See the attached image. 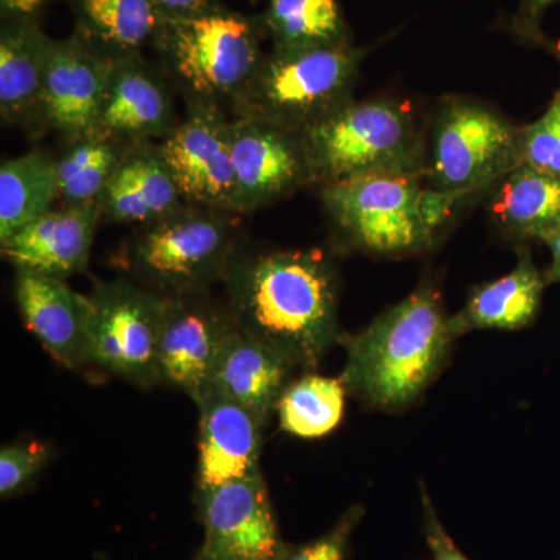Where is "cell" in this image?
Masks as SVG:
<instances>
[{
	"instance_id": "1",
	"label": "cell",
	"mask_w": 560,
	"mask_h": 560,
	"mask_svg": "<svg viewBox=\"0 0 560 560\" xmlns=\"http://www.w3.org/2000/svg\"><path fill=\"white\" fill-rule=\"evenodd\" d=\"M223 280L235 326L294 368L313 370L341 340L337 272L319 250L235 257Z\"/></svg>"
},
{
	"instance_id": "2",
	"label": "cell",
	"mask_w": 560,
	"mask_h": 560,
	"mask_svg": "<svg viewBox=\"0 0 560 560\" xmlns=\"http://www.w3.org/2000/svg\"><path fill=\"white\" fill-rule=\"evenodd\" d=\"M455 340L440 291L425 283L366 329L341 337L348 363L340 378L370 407L401 411L440 375Z\"/></svg>"
},
{
	"instance_id": "3",
	"label": "cell",
	"mask_w": 560,
	"mask_h": 560,
	"mask_svg": "<svg viewBox=\"0 0 560 560\" xmlns=\"http://www.w3.org/2000/svg\"><path fill=\"white\" fill-rule=\"evenodd\" d=\"M335 231L350 248L404 257L433 248L460 202L429 189L423 176L370 175L320 186Z\"/></svg>"
},
{
	"instance_id": "4",
	"label": "cell",
	"mask_w": 560,
	"mask_h": 560,
	"mask_svg": "<svg viewBox=\"0 0 560 560\" xmlns=\"http://www.w3.org/2000/svg\"><path fill=\"white\" fill-rule=\"evenodd\" d=\"M319 186L370 175L425 178L427 136L412 110L393 98L349 101L302 131Z\"/></svg>"
},
{
	"instance_id": "5",
	"label": "cell",
	"mask_w": 560,
	"mask_h": 560,
	"mask_svg": "<svg viewBox=\"0 0 560 560\" xmlns=\"http://www.w3.org/2000/svg\"><path fill=\"white\" fill-rule=\"evenodd\" d=\"M368 50L352 43L265 55L234 102L237 117H253L302 132L352 101Z\"/></svg>"
},
{
	"instance_id": "6",
	"label": "cell",
	"mask_w": 560,
	"mask_h": 560,
	"mask_svg": "<svg viewBox=\"0 0 560 560\" xmlns=\"http://www.w3.org/2000/svg\"><path fill=\"white\" fill-rule=\"evenodd\" d=\"M261 33L259 21L220 3L195 16L164 20L153 46L190 102L234 105L264 61Z\"/></svg>"
},
{
	"instance_id": "7",
	"label": "cell",
	"mask_w": 560,
	"mask_h": 560,
	"mask_svg": "<svg viewBox=\"0 0 560 560\" xmlns=\"http://www.w3.org/2000/svg\"><path fill=\"white\" fill-rule=\"evenodd\" d=\"M522 165L521 127L485 103L441 102L427 138L425 184L460 205L490 194Z\"/></svg>"
},
{
	"instance_id": "8",
	"label": "cell",
	"mask_w": 560,
	"mask_h": 560,
	"mask_svg": "<svg viewBox=\"0 0 560 560\" xmlns=\"http://www.w3.org/2000/svg\"><path fill=\"white\" fill-rule=\"evenodd\" d=\"M235 230L221 210L183 206L145 224L131 243L130 265L162 296L202 291L224 279L235 259Z\"/></svg>"
},
{
	"instance_id": "9",
	"label": "cell",
	"mask_w": 560,
	"mask_h": 560,
	"mask_svg": "<svg viewBox=\"0 0 560 560\" xmlns=\"http://www.w3.org/2000/svg\"><path fill=\"white\" fill-rule=\"evenodd\" d=\"M90 364L139 386L161 385L160 345L167 298L128 279L90 294Z\"/></svg>"
},
{
	"instance_id": "10",
	"label": "cell",
	"mask_w": 560,
	"mask_h": 560,
	"mask_svg": "<svg viewBox=\"0 0 560 560\" xmlns=\"http://www.w3.org/2000/svg\"><path fill=\"white\" fill-rule=\"evenodd\" d=\"M205 541L200 560H283L290 545L280 536L261 471L195 495Z\"/></svg>"
},
{
	"instance_id": "11",
	"label": "cell",
	"mask_w": 560,
	"mask_h": 560,
	"mask_svg": "<svg viewBox=\"0 0 560 560\" xmlns=\"http://www.w3.org/2000/svg\"><path fill=\"white\" fill-rule=\"evenodd\" d=\"M235 212H253L315 183L302 132L271 121L230 119Z\"/></svg>"
},
{
	"instance_id": "12",
	"label": "cell",
	"mask_w": 560,
	"mask_h": 560,
	"mask_svg": "<svg viewBox=\"0 0 560 560\" xmlns=\"http://www.w3.org/2000/svg\"><path fill=\"white\" fill-rule=\"evenodd\" d=\"M160 151L184 201L235 212L230 119L219 106L190 102L186 119L162 139Z\"/></svg>"
},
{
	"instance_id": "13",
	"label": "cell",
	"mask_w": 560,
	"mask_h": 560,
	"mask_svg": "<svg viewBox=\"0 0 560 560\" xmlns=\"http://www.w3.org/2000/svg\"><path fill=\"white\" fill-rule=\"evenodd\" d=\"M165 298L160 381L197 404L208 394L217 355L235 324L230 312L205 298V290Z\"/></svg>"
},
{
	"instance_id": "14",
	"label": "cell",
	"mask_w": 560,
	"mask_h": 560,
	"mask_svg": "<svg viewBox=\"0 0 560 560\" xmlns=\"http://www.w3.org/2000/svg\"><path fill=\"white\" fill-rule=\"evenodd\" d=\"M113 65L114 58L95 49L79 33L51 39L43 120L68 142L95 135Z\"/></svg>"
},
{
	"instance_id": "15",
	"label": "cell",
	"mask_w": 560,
	"mask_h": 560,
	"mask_svg": "<svg viewBox=\"0 0 560 560\" xmlns=\"http://www.w3.org/2000/svg\"><path fill=\"white\" fill-rule=\"evenodd\" d=\"M102 219L98 201L54 208L0 243L3 259L16 271L68 280L86 271Z\"/></svg>"
},
{
	"instance_id": "16",
	"label": "cell",
	"mask_w": 560,
	"mask_h": 560,
	"mask_svg": "<svg viewBox=\"0 0 560 560\" xmlns=\"http://www.w3.org/2000/svg\"><path fill=\"white\" fill-rule=\"evenodd\" d=\"M197 407L200 431L195 495L259 474L261 438L267 423L213 390L202 396Z\"/></svg>"
},
{
	"instance_id": "17",
	"label": "cell",
	"mask_w": 560,
	"mask_h": 560,
	"mask_svg": "<svg viewBox=\"0 0 560 560\" xmlns=\"http://www.w3.org/2000/svg\"><path fill=\"white\" fill-rule=\"evenodd\" d=\"M16 301L22 319L51 359L68 370L90 364V296L66 280L18 271Z\"/></svg>"
},
{
	"instance_id": "18",
	"label": "cell",
	"mask_w": 560,
	"mask_h": 560,
	"mask_svg": "<svg viewBox=\"0 0 560 560\" xmlns=\"http://www.w3.org/2000/svg\"><path fill=\"white\" fill-rule=\"evenodd\" d=\"M176 128L171 95L140 55L117 58L95 135L121 143L167 138Z\"/></svg>"
},
{
	"instance_id": "19",
	"label": "cell",
	"mask_w": 560,
	"mask_h": 560,
	"mask_svg": "<svg viewBox=\"0 0 560 560\" xmlns=\"http://www.w3.org/2000/svg\"><path fill=\"white\" fill-rule=\"evenodd\" d=\"M293 370L296 368L278 350L234 326L217 355L209 390L235 401L268 423L290 385Z\"/></svg>"
},
{
	"instance_id": "20",
	"label": "cell",
	"mask_w": 560,
	"mask_h": 560,
	"mask_svg": "<svg viewBox=\"0 0 560 560\" xmlns=\"http://www.w3.org/2000/svg\"><path fill=\"white\" fill-rule=\"evenodd\" d=\"M98 202L105 219L142 226L187 205L162 158L160 145L151 142L131 143L125 149Z\"/></svg>"
},
{
	"instance_id": "21",
	"label": "cell",
	"mask_w": 560,
	"mask_h": 560,
	"mask_svg": "<svg viewBox=\"0 0 560 560\" xmlns=\"http://www.w3.org/2000/svg\"><path fill=\"white\" fill-rule=\"evenodd\" d=\"M51 39L35 18H3L0 31V116L3 124L43 119Z\"/></svg>"
},
{
	"instance_id": "22",
	"label": "cell",
	"mask_w": 560,
	"mask_h": 560,
	"mask_svg": "<svg viewBox=\"0 0 560 560\" xmlns=\"http://www.w3.org/2000/svg\"><path fill=\"white\" fill-rule=\"evenodd\" d=\"M547 285L529 250L522 249L510 275L477 287L459 313L451 316L456 338L474 330L528 327L540 311L541 294Z\"/></svg>"
},
{
	"instance_id": "23",
	"label": "cell",
	"mask_w": 560,
	"mask_h": 560,
	"mask_svg": "<svg viewBox=\"0 0 560 560\" xmlns=\"http://www.w3.org/2000/svg\"><path fill=\"white\" fill-rule=\"evenodd\" d=\"M489 213L504 234L540 241L560 224V178L530 168L512 171L490 191Z\"/></svg>"
},
{
	"instance_id": "24",
	"label": "cell",
	"mask_w": 560,
	"mask_h": 560,
	"mask_svg": "<svg viewBox=\"0 0 560 560\" xmlns=\"http://www.w3.org/2000/svg\"><path fill=\"white\" fill-rule=\"evenodd\" d=\"M72 7L75 33L114 60L153 46L164 24L153 0H72Z\"/></svg>"
},
{
	"instance_id": "25",
	"label": "cell",
	"mask_w": 560,
	"mask_h": 560,
	"mask_svg": "<svg viewBox=\"0 0 560 560\" xmlns=\"http://www.w3.org/2000/svg\"><path fill=\"white\" fill-rule=\"evenodd\" d=\"M60 201L57 158L32 150L0 167V243L39 219Z\"/></svg>"
},
{
	"instance_id": "26",
	"label": "cell",
	"mask_w": 560,
	"mask_h": 560,
	"mask_svg": "<svg viewBox=\"0 0 560 560\" xmlns=\"http://www.w3.org/2000/svg\"><path fill=\"white\" fill-rule=\"evenodd\" d=\"M257 21L276 50L350 44L348 22L338 0H268Z\"/></svg>"
},
{
	"instance_id": "27",
	"label": "cell",
	"mask_w": 560,
	"mask_h": 560,
	"mask_svg": "<svg viewBox=\"0 0 560 560\" xmlns=\"http://www.w3.org/2000/svg\"><path fill=\"white\" fill-rule=\"evenodd\" d=\"M346 393L341 378L308 374L290 382L276 408L280 429L302 440L326 436L340 425Z\"/></svg>"
},
{
	"instance_id": "28",
	"label": "cell",
	"mask_w": 560,
	"mask_h": 560,
	"mask_svg": "<svg viewBox=\"0 0 560 560\" xmlns=\"http://www.w3.org/2000/svg\"><path fill=\"white\" fill-rule=\"evenodd\" d=\"M127 147L119 140L97 135L69 142L68 149L57 160L62 206L101 201Z\"/></svg>"
},
{
	"instance_id": "29",
	"label": "cell",
	"mask_w": 560,
	"mask_h": 560,
	"mask_svg": "<svg viewBox=\"0 0 560 560\" xmlns=\"http://www.w3.org/2000/svg\"><path fill=\"white\" fill-rule=\"evenodd\" d=\"M522 165L560 178V90L533 124L521 127Z\"/></svg>"
},
{
	"instance_id": "30",
	"label": "cell",
	"mask_w": 560,
	"mask_h": 560,
	"mask_svg": "<svg viewBox=\"0 0 560 560\" xmlns=\"http://www.w3.org/2000/svg\"><path fill=\"white\" fill-rule=\"evenodd\" d=\"M49 459V448L38 441L3 445L0 451V495L10 499L27 488Z\"/></svg>"
},
{
	"instance_id": "31",
	"label": "cell",
	"mask_w": 560,
	"mask_h": 560,
	"mask_svg": "<svg viewBox=\"0 0 560 560\" xmlns=\"http://www.w3.org/2000/svg\"><path fill=\"white\" fill-rule=\"evenodd\" d=\"M363 508L355 504L341 515L340 521L335 523L334 528L318 539L307 541L300 547H290L283 560H346L349 552L350 537L361 518Z\"/></svg>"
},
{
	"instance_id": "32",
	"label": "cell",
	"mask_w": 560,
	"mask_h": 560,
	"mask_svg": "<svg viewBox=\"0 0 560 560\" xmlns=\"http://www.w3.org/2000/svg\"><path fill=\"white\" fill-rule=\"evenodd\" d=\"M420 501H422L423 533L433 560H469L453 541L451 534L442 526L440 515L434 510L429 492L420 486Z\"/></svg>"
},
{
	"instance_id": "33",
	"label": "cell",
	"mask_w": 560,
	"mask_h": 560,
	"mask_svg": "<svg viewBox=\"0 0 560 560\" xmlns=\"http://www.w3.org/2000/svg\"><path fill=\"white\" fill-rule=\"evenodd\" d=\"M559 0H521L514 27L518 35L528 39L540 38L539 24L545 11Z\"/></svg>"
},
{
	"instance_id": "34",
	"label": "cell",
	"mask_w": 560,
	"mask_h": 560,
	"mask_svg": "<svg viewBox=\"0 0 560 560\" xmlns=\"http://www.w3.org/2000/svg\"><path fill=\"white\" fill-rule=\"evenodd\" d=\"M164 20L195 16L220 5L219 0H153Z\"/></svg>"
},
{
	"instance_id": "35",
	"label": "cell",
	"mask_w": 560,
	"mask_h": 560,
	"mask_svg": "<svg viewBox=\"0 0 560 560\" xmlns=\"http://www.w3.org/2000/svg\"><path fill=\"white\" fill-rule=\"evenodd\" d=\"M540 241L550 248L551 253V265L544 272L545 279H547L548 285L550 283H560V224L548 231Z\"/></svg>"
},
{
	"instance_id": "36",
	"label": "cell",
	"mask_w": 560,
	"mask_h": 560,
	"mask_svg": "<svg viewBox=\"0 0 560 560\" xmlns=\"http://www.w3.org/2000/svg\"><path fill=\"white\" fill-rule=\"evenodd\" d=\"M49 0H0L3 18H35Z\"/></svg>"
},
{
	"instance_id": "37",
	"label": "cell",
	"mask_w": 560,
	"mask_h": 560,
	"mask_svg": "<svg viewBox=\"0 0 560 560\" xmlns=\"http://www.w3.org/2000/svg\"><path fill=\"white\" fill-rule=\"evenodd\" d=\"M556 55H558L560 61V43L556 44Z\"/></svg>"
},
{
	"instance_id": "38",
	"label": "cell",
	"mask_w": 560,
	"mask_h": 560,
	"mask_svg": "<svg viewBox=\"0 0 560 560\" xmlns=\"http://www.w3.org/2000/svg\"><path fill=\"white\" fill-rule=\"evenodd\" d=\"M197 560H200V559H197Z\"/></svg>"
}]
</instances>
